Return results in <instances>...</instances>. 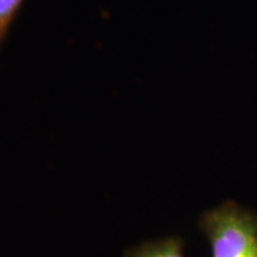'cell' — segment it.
Wrapping results in <instances>:
<instances>
[{
	"label": "cell",
	"instance_id": "7a4b0ae2",
	"mask_svg": "<svg viewBox=\"0 0 257 257\" xmlns=\"http://www.w3.org/2000/svg\"><path fill=\"white\" fill-rule=\"evenodd\" d=\"M183 248L184 243L182 239L166 237L133 248L127 257H184Z\"/></svg>",
	"mask_w": 257,
	"mask_h": 257
},
{
	"label": "cell",
	"instance_id": "3957f363",
	"mask_svg": "<svg viewBox=\"0 0 257 257\" xmlns=\"http://www.w3.org/2000/svg\"><path fill=\"white\" fill-rule=\"evenodd\" d=\"M23 2L25 0H0V43L8 36Z\"/></svg>",
	"mask_w": 257,
	"mask_h": 257
},
{
	"label": "cell",
	"instance_id": "6da1fadb",
	"mask_svg": "<svg viewBox=\"0 0 257 257\" xmlns=\"http://www.w3.org/2000/svg\"><path fill=\"white\" fill-rule=\"evenodd\" d=\"M200 229L209 239L211 257H257V216L236 202L204 211Z\"/></svg>",
	"mask_w": 257,
	"mask_h": 257
}]
</instances>
